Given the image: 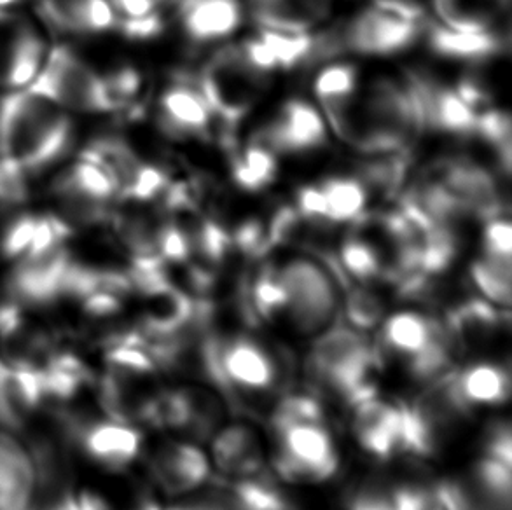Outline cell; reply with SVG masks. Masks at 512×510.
Instances as JSON below:
<instances>
[{
	"label": "cell",
	"mask_w": 512,
	"mask_h": 510,
	"mask_svg": "<svg viewBox=\"0 0 512 510\" xmlns=\"http://www.w3.org/2000/svg\"><path fill=\"white\" fill-rule=\"evenodd\" d=\"M374 2H380V0H374Z\"/></svg>",
	"instance_id": "46"
},
{
	"label": "cell",
	"mask_w": 512,
	"mask_h": 510,
	"mask_svg": "<svg viewBox=\"0 0 512 510\" xmlns=\"http://www.w3.org/2000/svg\"><path fill=\"white\" fill-rule=\"evenodd\" d=\"M144 435L132 423L111 420H83L76 416L72 425V444L91 462L105 470L123 472L142 451Z\"/></svg>",
	"instance_id": "13"
},
{
	"label": "cell",
	"mask_w": 512,
	"mask_h": 510,
	"mask_svg": "<svg viewBox=\"0 0 512 510\" xmlns=\"http://www.w3.org/2000/svg\"><path fill=\"white\" fill-rule=\"evenodd\" d=\"M238 48L242 51L243 58L254 69L263 72L266 76H270L271 72H275L278 69L275 55L271 53V49L259 37L257 39H245V41L238 44Z\"/></svg>",
	"instance_id": "42"
},
{
	"label": "cell",
	"mask_w": 512,
	"mask_h": 510,
	"mask_svg": "<svg viewBox=\"0 0 512 510\" xmlns=\"http://www.w3.org/2000/svg\"><path fill=\"white\" fill-rule=\"evenodd\" d=\"M13 262L7 275L9 301L20 304L25 310H35L49 308L65 299V287L74 264V255L70 254L67 243Z\"/></svg>",
	"instance_id": "9"
},
{
	"label": "cell",
	"mask_w": 512,
	"mask_h": 510,
	"mask_svg": "<svg viewBox=\"0 0 512 510\" xmlns=\"http://www.w3.org/2000/svg\"><path fill=\"white\" fill-rule=\"evenodd\" d=\"M44 406L42 371L13 367L0 359V425L23 432Z\"/></svg>",
	"instance_id": "19"
},
{
	"label": "cell",
	"mask_w": 512,
	"mask_h": 510,
	"mask_svg": "<svg viewBox=\"0 0 512 510\" xmlns=\"http://www.w3.org/2000/svg\"><path fill=\"white\" fill-rule=\"evenodd\" d=\"M0 510H39L32 455L7 432H0Z\"/></svg>",
	"instance_id": "22"
},
{
	"label": "cell",
	"mask_w": 512,
	"mask_h": 510,
	"mask_svg": "<svg viewBox=\"0 0 512 510\" xmlns=\"http://www.w3.org/2000/svg\"><path fill=\"white\" fill-rule=\"evenodd\" d=\"M273 465L289 483H326L340 469V453L324 423H306L277 432Z\"/></svg>",
	"instance_id": "8"
},
{
	"label": "cell",
	"mask_w": 512,
	"mask_h": 510,
	"mask_svg": "<svg viewBox=\"0 0 512 510\" xmlns=\"http://www.w3.org/2000/svg\"><path fill=\"white\" fill-rule=\"evenodd\" d=\"M345 297L346 324L360 332L373 331L385 318V304L378 294L362 287H348Z\"/></svg>",
	"instance_id": "35"
},
{
	"label": "cell",
	"mask_w": 512,
	"mask_h": 510,
	"mask_svg": "<svg viewBox=\"0 0 512 510\" xmlns=\"http://www.w3.org/2000/svg\"><path fill=\"white\" fill-rule=\"evenodd\" d=\"M250 138L266 145L277 156L319 151L329 142L326 119L303 98L285 102L275 118L254 131Z\"/></svg>",
	"instance_id": "12"
},
{
	"label": "cell",
	"mask_w": 512,
	"mask_h": 510,
	"mask_svg": "<svg viewBox=\"0 0 512 510\" xmlns=\"http://www.w3.org/2000/svg\"><path fill=\"white\" fill-rule=\"evenodd\" d=\"M250 16L266 30L301 34L326 20L329 0H250Z\"/></svg>",
	"instance_id": "27"
},
{
	"label": "cell",
	"mask_w": 512,
	"mask_h": 510,
	"mask_svg": "<svg viewBox=\"0 0 512 510\" xmlns=\"http://www.w3.org/2000/svg\"><path fill=\"white\" fill-rule=\"evenodd\" d=\"M312 35L310 32L291 34V32H277V30L261 28L259 39L275 55L278 69L292 70L303 67L308 49L312 46Z\"/></svg>",
	"instance_id": "36"
},
{
	"label": "cell",
	"mask_w": 512,
	"mask_h": 510,
	"mask_svg": "<svg viewBox=\"0 0 512 510\" xmlns=\"http://www.w3.org/2000/svg\"><path fill=\"white\" fill-rule=\"evenodd\" d=\"M48 55L46 37L32 18L0 7V90H27Z\"/></svg>",
	"instance_id": "10"
},
{
	"label": "cell",
	"mask_w": 512,
	"mask_h": 510,
	"mask_svg": "<svg viewBox=\"0 0 512 510\" xmlns=\"http://www.w3.org/2000/svg\"><path fill=\"white\" fill-rule=\"evenodd\" d=\"M471 280L486 301L509 310L511 306V262L481 255L471 264Z\"/></svg>",
	"instance_id": "32"
},
{
	"label": "cell",
	"mask_w": 512,
	"mask_h": 510,
	"mask_svg": "<svg viewBox=\"0 0 512 510\" xmlns=\"http://www.w3.org/2000/svg\"><path fill=\"white\" fill-rule=\"evenodd\" d=\"M69 112L34 91H9L0 100V159L25 175L55 165L69 151Z\"/></svg>",
	"instance_id": "1"
},
{
	"label": "cell",
	"mask_w": 512,
	"mask_h": 510,
	"mask_svg": "<svg viewBox=\"0 0 512 510\" xmlns=\"http://www.w3.org/2000/svg\"><path fill=\"white\" fill-rule=\"evenodd\" d=\"M483 250L486 257H492L497 261H512V228L509 217H497L486 222Z\"/></svg>",
	"instance_id": "37"
},
{
	"label": "cell",
	"mask_w": 512,
	"mask_h": 510,
	"mask_svg": "<svg viewBox=\"0 0 512 510\" xmlns=\"http://www.w3.org/2000/svg\"><path fill=\"white\" fill-rule=\"evenodd\" d=\"M467 476L497 509L511 510L512 476L509 465L485 455L474 462Z\"/></svg>",
	"instance_id": "33"
},
{
	"label": "cell",
	"mask_w": 512,
	"mask_h": 510,
	"mask_svg": "<svg viewBox=\"0 0 512 510\" xmlns=\"http://www.w3.org/2000/svg\"><path fill=\"white\" fill-rule=\"evenodd\" d=\"M352 432L362 451L390 462L402 453L401 402H388L376 395L352 407Z\"/></svg>",
	"instance_id": "15"
},
{
	"label": "cell",
	"mask_w": 512,
	"mask_h": 510,
	"mask_svg": "<svg viewBox=\"0 0 512 510\" xmlns=\"http://www.w3.org/2000/svg\"><path fill=\"white\" fill-rule=\"evenodd\" d=\"M163 2L168 0H111L119 18H139L144 14L153 13Z\"/></svg>",
	"instance_id": "43"
},
{
	"label": "cell",
	"mask_w": 512,
	"mask_h": 510,
	"mask_svg": "<svg viewBox=\"0 0 512 510\" xmlns=\"http://www.w3.org/2000/svg\"><path fill=\"white\" fill-rule=\"evenodd\" d=\"M422 35L430 51L460 62L483 63L509 49V32L502 35L493 28L485 32H462L427 20Z\"/></svg>",
	"instance_id": "24"
},
{
	"label": "cell",
	"mask_w": 512,
	"mask_h": 510,
	"mask_svg": "<svg viewBox=\"0 0 512 510\" xmlns=\"http://www.w3.org/2000/svg\"><path fill=\"white\" fill-rule=\"evenodd\" d=\"M336 257L350 282L371 285L373 282L383 280V273L387 266L385 254L376 243L360 235L355 229L343 240Z\"/></svg>",
	"instance_id": "30"
},
{
	"label": "cell",
	"mask_w": 512,
	"mask_h": 510,
	"mask_svg": "<svg viewBox=\"0 0 512 510\" xmlns=\"http://www.w3.org/2000/svg\"><path fill=\"white\" fill-rule=\"evenodd\" d=\"M268 77L243 58L238 44L222 46L194 74L214 123L219 125L217 137H235L236 128L266 88Z\"/></svg>",
	"instance_id": "4"
},
{
	"label": "cell",
	"mask_w": 512,
	"mask_h": 510,
	"mask_svg": "<svg viewBox=\"0 0 512 510\" xmlns=\"http://www.w3.org/2000/svg\"><path fill=\"white\" fill-rule=\"evenodd\" d=\"M212 462L229 477L259 476L263 469V449L256 432L245 425H229L215 432Z\"/></svg>",
	"instance_id": "26"
},
{
	"label": "cell",
	"mask_w": 512,
	"mask_h": 510,
	"mask_svg": "<svg viewBox=\"0 0 512 510\" xmlns=\"http://www.w3.org/2000/svg\"><path fill=\"white\" fill-rule=\"evenodd\" d=\"M114 30L121 32L130 41H151L163 34L165 18L158 9L139 18H119L118 16V23Z\"/></svg>",
	"instance_id": "40"
},
{
	"label": "cell",
	"mask_w": 512,
	"mask_h": 510,
	"mask_svg": "<svg viewBox=\"0 0 512 510\" xmlns=\"http://www.w3.org/2000/svg\"><path fill=\"white\" fill-rule=\"evenodd\" d=\"M313 88L336 133L359 93V72L350 63H334L320 70Z\"/></svg>",
	"instance_id": "28"
},
{
	"label": "cell",
	"mask_w": 512,
	"mask_h": 510,
	"mask_svg": "<svg viewBox=\"0 0 512 510\" xmlns=\"http://www.w3.org/2000/svg\"><path fill=\"white\" fill-rule=\"evenodd\" d=\"M168 510H214L210 505H200V507H173Z\"/></svg>",
	"instance_id": "44"
},
{
	"label": "cell",
	"mask_w": 512,
	"mask_h": 510,
	"mask_svg": "<svg viewBox=\"0 0 512 510\" xmlns=\"http://www.w3.org/2000/svg\"><path fill=\"white\" fill-rule=\"evenodd\" d=\"M485 455L512 465V430L509 421L495 423L486 435Z\"/></svg>",
	"instance_id": "41"
},
{
	"label": "cell",
	"mask_w": 512,
	"mask_h": 510,
	"mask_svg": "<svg viewBox=\"0 0 512 510\" xmlns=\"http://www.w3.org/2000/svg\"><path fill=\"white\" fill-rule=\"evenodd\" d=\"M156 125L163 135L173 140L210 135L214 118L207 100L196 86L194 74H175L172 84L158 100Z\"/></svg>",
	"instance_id": "14"
},
{
	"label": "cell",
	"mask_w": 512,
	"mask_h": 510,
	"mask_svg": "<svg viewBox=\"0 0 512 510\" xmlns=\"http://www.w3.org/2000/svg\"><path fill=\"white\" fill-rule=\"evenodd\" d=\"M380 325L376 350L381 360L392 357L402 360L406 366L448 334L441 320L418 311H399L383 318Z\"/></svg>",
	"instance_id": "17"
},
{
	"label": "cell",
	"mask_w": 512,
	"mask_h": 510,
	"mask_svg": "<svg viewBox=\"0 0 512 510\" xmlns=\"http://www.w3.org/2000/svg\"><path fill=\"white\" fill-rule=\"evenodd\" d=\"M27 90L48 98L49 102L67 112H118L105 88L102 74L67 46L49 49L41 72Z\"/></svg>",
	"instance_id": "5"
},
{
	"label": "cell",
	"mask_w": 512,
	"mask_h": 510,
	"mask_svg": "<svg viewBox=\"0 0 512 510\" xmlns=\"http://www.w3.org/2000/svg\"><path fill=\"white\" fill-rule=\"evenodd\" d=\"M423 131L420 105L406 76L402 81L380 77L357 93L336 135L376 156L411 151Z\"/></svg>",
	"instance_id": "2"
},
{
	"label": "cell",
	"mask_w": 512,
	"mask_h": 510,
	"mask_svg": "<svg viewBox=\"0 0 512 510\" xmlns=\"http://www.w3.org/2000/svg\"><path fill=\"white\" fill-rule=\"evenodd\" d=\"M504 322H509V318L502 320L499 306L471 297L453 306L443 324L455 352H471L493 341Z\"/></svg>",
	"instance_id": "23"
},
{
	"label": "cell",
	"mask_w": 512,
	"mask_h": 510,
	"mask_svg": "<svg viewBox=\"0 0 512 510\" xmlns=\"http://www.w3.org/2000/svg\"><path fill=\"white\" fill-rule=\"evenodd\" d=\"M453 397L467 416L483 407L506 406L511 399V373L499 362H476L450 373Z\"/></svg>",
	"instance_id": "21"
},
{
	"label": "cell",
	"mask_w": 512,
	"mask_h": 510,
	"mask_svg": "<svg viewBox=\"0 0 512 510\" xmlns=\"http://www.w3.org/2000/svg\"><path fill=\"white\" fill-rule=\"evenodd\" d=\"M51 196L60 208V217L74 226H93L111 219L112 201L118 200L109 173L91 159L79 156L63 166L51 180Z\"/></svg>",
	"instance_id": "7"
},
{
	"label": "cell",
	"mask_w": 512,
	"mask_h": 510,
	"mask_svg": "<svg viewBox=\"0 0 512 510\" xmlns=\"http://www.w3.org/2000/svg\"><path fill=\"white\" fill-rule=\"evenodd\" d=\"M182 32L191 44H208L226 39L240 27V0H170Z\"/></svg>",
	"instance_id": "20"
},
{
	"label": "cell",
	"mask_w": 512,
	"mask_h": 510,
	"mask_svg": "<svg viewBox=\"0 0 512 510\" xmlns=\"http://www.w3.org/2000/svg\"><path fill=\"white\" fill-rule=\"evenodd\" d=\"M394 510H439L432 488L422 484L402 483L390 486Z\"/></svg>",
	"instance_id": "39"
},
{
	"label": "cell",
	"mask_w": 512,
	"mask_h": 510,
	"mask_svg": "<svg viewBox=\"0 0 512 510\" xmlns=\"http://www.w3.org/2000/svg\"><path fill=\"white\" fill-rule=\"evenodd\" d=\"M72 233L74 228L60 215L14 210L0 231V255L7 261H16L25 255L65 245Z\"/></svg>",
	"instance_id": "16"
},
{
	"label": "cell",
	"mask_w": 512,
	"mask_h": 510,
	"mask_svg": "<svg viewBox=\"0 0 512 510\" xmlns=\"http://www.w3.org/2000/svg\"><path fill=\"white\" fill-rule=\"evenodd\" d=\"M42 20L74 35H97L116 28L111 0H34Z\"/></svg>",
	"instance_id": "25"
},
{
	"label": "cell",
	"mask_w": 512,
	"mask_h": 510,
	"mask_svg": "<svg viewBox=\"0 0 512 510\" xmlns=\"http://www.w3.org/2000/svg\"><path fill=\"white\" fill-rule=\"evenodd\" d=\"M20 2L21 0H0V7H14Z\"/></svg>",
	"instance_id": "45"
},
{
	"label": "cell",
	"mask_w": 512,
	"mask_h": 510,
	"mask_svg": "<svg viewBox=\"0 0 512 510\" xmlns=\"http://www.w3.org/2000/svg\"><path fill=\"white\" fill-rule=\"evenodd\" d=\"M346 510H394L390 486L360 484L346 497Z\"/></svg>",
	"instance_id": "38"
},
{
	"label": "cell",
	"mask_w": 512,
	"mask_h": 510,
	"mask_svg": "<svg viewBox=\"0 0 512 510\" xmlns=\"http://www.w3.org/2000/svg\"><path fill=\"white\" fill-rule=\"evenodd\" d=\"M425 23L406 20L374 6L357 14L353 20L341 23V34L346 53L388 56L413 46L422 37Z\"/></svg>",
	"instance_id": "11"
},
{
	"label": "cell",
	"mask_w": 512,
	"mask_h": 510,
	"mask_svg": "<svg viewBox=\"0 0 512 510\" xmlns=\"http://www.w3.org/2000/svg\"><path fill=\"white\" fill-rule=\"evenodd\" d=\"M210 470L207 455L191 442H167L149 462L154 483L172 497L198 490L207 483Z\"/></svg>",
	"instance_id": "18"
},
{
	"label": "cell",
	"mask_w": 512,
	"mask_h": 510,
	"mask_svg": "<svg viewBox=\"0 0 512 510\" xmlns=\"http://www.w3.org/2000/svg\"><path fill=\"white\" fill-rule=\"evenodd\" d=\"M228 156L233 180L243 191L259 193L277 180V154L254 138H249L245 147L238 144Z\"/></svg>",
	"instance_id": "29"
},
{
	"label": "cell",
	"mask_w": 512,
	"mask_h": 510,
	"mask_svg": "<svg viewBox=\"0 0 512 510\" xmlns=\"http://www.w3.org/2000/svg\"><path fill=\"white\" fill-rule=\"evenodd\" d=\"M327 203V217L333 224L353 222L366 212L369 191L355 177H329L319 184Z\"/></svg>",
	"instance_id": "31"
},
{
	"label": "cell",
	"mask_w": 512,
	"mask_h": 510,
	"mask_svg": "<svg viewBox=\"0 0 512 510\" xmlns=\"http://www.w3.org/2000/svg\"><path fill=\"white\" fill-rule=\"evenodd\" d=\"M287 294L289 318L301 334H319L333 324L338 292L326 266L306 257H294L277 266Z\"/></svg>",
	"instance_id": "6"
},
{
	"label": "cell",
	"mask_w": 512,
	"mask_h": 510,
	"mask_svg": "<svg viewBox=\"0 0 512 510\" xmlns=\"http://www.w3.org/2000/svg\"><path fill=\"white\" fill-rule=\"evenodd\" d=\"M326 413L317 393H289L278 402L271 414V428L277 434L285 428L306 425V423H324Z\"/></svg>",
	"instance_id": "34"
},
{
	"label": "cell",
	"mask_w": 512,
	"mask_h": 510,
	"mask_svg": "<svg viewBox=\"0 0 512 510\" xmlns=\"http://www.w3.org/2000/svg\"><path fill=\"white\" fill-rule=\"evenodd\" d=\"M383 360L376 346L348 324H331L320 332L306 360L317 388L353 407L378 395L374 374Z\"/></svg>",
	"instance_id": "3"
}]
</instances>
